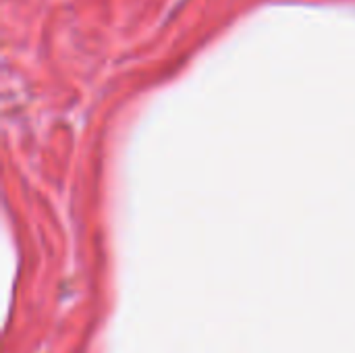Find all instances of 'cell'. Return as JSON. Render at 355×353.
I'll list each match as a JSON object with an SVG mask.
<instances>
[]
</instances>
